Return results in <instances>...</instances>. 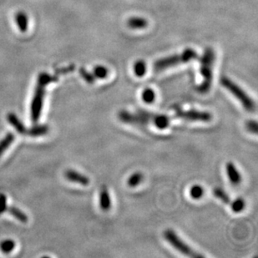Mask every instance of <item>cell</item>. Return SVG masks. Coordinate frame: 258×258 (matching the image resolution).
<instances>
[{"label":"cell","mask_w":258,"mask_h":258,"mask_svg":"<svg viewBox=\"0 0 258 258\" xmlns=\"http://www.w3.org/2000/svg\"><path fill=\"white\" fill-rule=\"evenodd\" d=\"M216 60V54L211 48H207L205 49L203 56L201 59V75L203 78V81L199 86V92L206 94L210 90L212 84L213 79V65Z\"/></svg>","instance_id":"1"},{"label":"cell","mask_w":258,"mask_h":258,"mask_svg":"<svg viewBox=\"0 0 258 258\" xmlns=\"http://www.w3.org/2000/svg\"><path fill=\"white\" fill-rule=\"evenodd\" d=\"M199 55L192 48H186L181 54H173L168 57L162 58L156 60L154 64V69L156 72H161L164 69L177 66L182 63H187L191 60H198Z\"/></svg>","instance_id":"2"},{"label":"cell","mask_w":258,"mask_h":258,"mask_svg":"<svg viewBox=\"0 0 258 258\" xmlns=\"http://www.w3.org/2000/svg\"><path fill=\"white\" fill-rule=\"evenodd\" d=\"M221 84L242 103V105L246 111L251 113L256 111V104L254 100L236 83L231 81L230 79L223 77L221 80Z\"/></svg>","instance_id":"3"},{"label":"cell","mask_w":258,"mask_h":258,"mask_svg":"<svg viewBox=\"0 0 258 258\" xmlns=\"http://www.w3.org/2000/svg\"><path fill=\"white\" fill-rule=\"evenodd\" d=\"M164 237H165V240L167 241L171 246L178 250L179 252L183 253L184 255L192 257V258H203V256L195 252L187 244L185 243L183 241L181 240L172 230H166L164 232Z\"/></svg>","instance_id":"4"},{"label":"cell","mask_w":258,"mask_h":258,"mask_svg":"<svg viewBox=\"0 0 258 258\" xmlns=\"http://www.w3.org/2000/svg\"><path fill=\"white\" fill-rule=\"evenodd\" d=\"M45 85L38 84L35 94L33 96L32 104H31V120L33 123H37L39 121L44 102V96H45Z\"/></svg>","instance_id":"5"},{"label":"cell","mask_w":258,"mask_h":258,"mask_svg":"<svg viewBox=\"0 0 258 258\" xmlns=\"http://www.w3.org/2000/svg\"><path fill=\"white\" fill-rule=\"evenodd\" d=\"M119 118L124 123L132 124L137 126H145L150 123L147 111H140L137 114H131L127 111H122L119 114Z\"/></svg>","instance_id":"6"},{"label":"cell","mask_w":258,"mask_h":258,"mask_svg":"<svg viewBox=\"0 0 258 258\" xmlns=\"http://www.w3.org/2000/svg\"><path fill=\"white\" fill-rule=\"evenodd\" d=\"M176 117L189 121H202L208 122L212 119V115L209 112L199 111H177Z\"/></svg>","instance_id":"7"},{"label":"cell","mask_w":258,"mask_h":258,"mask_svg":"<svg viewBox=\"0 0 258 258\" xmlns=\"http://www.w3.org/2000/svg\"><path fill=\"white\" fill-rule=\"evenodd\" d=\"M149 118H150V122L155 125L158 129H163L168 127L171 121V118L163 115V114H152V113H148Z\"/></svg>","instance_id":"8"},{"label":"cell","mask_w":258,"mask_h":258,"mask_svg":"<svg viewBox=\"0 0 258 258\" xmlns=\"http://www.w3.org/2000/svg\"><path fill=\"white\" fill-rule=\"evenodd\" d=\"M65 177L67 180H69V181L81 184L82 186H88L90 183V179L86 176H84L73 170H68L65 172Z\"/></svg>","instance_id":"9"},{"label":"cell","mask_w":258,"mask_h":258,"mask_svg":"<svg viewBox=\"0 0 258 258\" xmlns=\"http://www.w3.org/2000/svg\"><path fill=\"white\" fill-rule=\"evenodd\" d=\"M7 120L9 121V123L15 128L17 132L21 134V135H24V134H27V129L25 128V126H24V124L22 123L20 120L17 117V115L13 113H9L7 116Z\"/></svg>","instance_id":"10"},{"label":"cell","mask_w":258,"mask_h":258,"mask_svg":"<svg viewBox=\"0 0 258 258\" xmlns=\"http://www.w3.org/2000/svg\"><path fill=\"white\" fill-rule=\"evenodd\" d=\"M226 171H227L229 180H231V183H233L234 185H238V184L240 183L241 180H242V177H241L239 171H237L233 163H227Z\"/></svg>","instance_id":"11"},{"label":"cell","mask_w":258,"mask_h":258,"mask_svg":"<svg viewBox=\"0 0 258 258\" xmlns=\"http://www.w3.org/2000/svg\"><path fill=\"white\" fill-rule=\"evenodd\" d=\"M127 25L132 30H142L147 27L148 22L146 19L141 17H132L128 19Z\"/></svg>","instance_id":"12"},{"label":"cell","mask_w":258,"mask_h":258,"mask_svg":"<svg viewBox=\"0 0 258 258\" xmlns=\"http://www.w3.org/2000/svg\"><path fill=\"white\" fill-rule=\"evenodd\" d=\"M99 205L103 210H108L111 207V197L106 188H103L99 195Z\"/></svg>","instance_id":"13"},{"label":"cell","mask_w":258,"mask_h":258,"mask_svg":"<svg viewBox=\"0 0 258 258\" xmlns=\"http://www.w3.org/2000/svg\"><path fill=\"white\" fill-rule=\"evenodd\" d=\"M15 21L21 32H25L28 29V17L24 12H18L15 15Z\"/></svg>","instance_id":"14"},{"label":"cell","mask_w":258,"mask_h":258,"mask_svg":"<svg viewBox=\"0 0 258 258\" xmlns=\"http://www.w3.org/2000/svg\"><path fill=\"white\" fill-rule=\"evenodd\" d=\"M48 132V126L46 125H37V126H33L32 129H30L28 131V134L33 136V137H37V136H40V135H46Z\"/></svg>","instance_id":"15"},{"label":"cell","mask_w":258,"mask_h":258,"mask_svg":"<svg viewBox=\"0 0 258 258\" xmlns=\"http://www.w3.org/2000/svg\"><path fill=\"white\" fill-rule=\"evenodd\" d=\"M15 136L13 133H9L4 138L0 141V156L15 141Z\"/></svg>","instance_id":"16"},{"label":"cell","mask_w":258,"mask_h":258,"mask_svg":"<svg viewBox=\"0 0 258 258\" xmlns=\"http://www.w3.org/2000/svg\"><path fill=\"white\" fill-rule=\"evenodd\" d=\"M58 80H59V78H58L57 76H51V75H48L47 73H41L39 75V78H38V84H42V85L46 86L49 83L58 81Z\"/></svg>","instance_id":"17"},{"label":"cell","mask_w":258,"mask_h":258,"mask_svg":"<svg viewBox=\"0 0 258 258\" xmlns=\"http://www.w3.org/2000/svg\"><path fill=\"white\" fill-rule=\"evenodd\" d=\"M8 210H9V213L11 214L12 216H15L16 219H18L19 222H28V216L26 214L22 212L21 210L16 208L15 207H11L8 208Z\"/></svg>","instance_id":"18"},{"label":"cell","mask_w":258,"mask_h":258,"mask_svg":"<svg viewBox=\"0 0 258 258\" xmlns=\"http://www.w3.org/2000/svg\"><path fill=\"white\" fill-rule=\"evenodd\" d=\"M134 72L135 75L138 77H142L146 73V64L143 60H138L134 65Z\"/></svg>","instance_id":"19"},{"label":"cell","mask_w":258,"mask_h":258,"mask_svg":"<svg viewBox=\"0 0 258 258\" xmlns=\"http://www.w3.org/2000/svg\"><path fill=\"white\" fill-rule=\"evenodd\" d=\"M93 75L96 79H105L108 75V69L106 67L102 66V65H98L96 66L93 70Z\"/></svg>","instance_id":"20"},{"label":"cell","mask_w":258,"mask_h":258,"mask_svg":"<svg viewBox=\"0 0 258 258\" xmlns=\"http://www.w3.org/2000/svg\"><path fill=\"white\" fill-rule=\"evenodd\" d=\"M15 242L12 240L3 241L0 243V250L5 254H9L15 249Z\"/></svg>","instance_id":"21"},{"label":"cell","mask_w":258,"mask_h":258,"mask_svg":"<svg viewBox=\"0 0 258 258\" xmlns=\"http://www.w3.org/2000/svg\"><path fill=\"white\" fill-rule=\"evenodd\" d=\"M142 96V99H143L144 102L150 104V103H152L155 100L156 94L154 92L153 90H151L150 88H147L142 92V96Z\"/></svg>","instance_id":"22"},{"label":"cell","mask_w":258,"mask_h":258,"mask_svg":"<svg viewBox=\"0 0 258 258\" xmlns=\"http://www.w3.org/2000/svg\"><path fill=\"white\" fill-rule=\"evenodd\" d=\"M142 179H143V176L141 173H139V172L138 173H135L129 177L127 183H128V186H130V187H135L141 183Z\"/></svg>","instance_id":"23"},{"label":"cell","mask_w":258,"mask_h":258,"mask_svg":"<svg viewBox=\"0 0 258 258\" xmlns=\"http://www.w3.org/2000/svg\"><path fill=\"white\" fill-rule=\"evenodd\" d=\"M203 193H204L203 188L200 186H194L191 188V191H190V195L192 198L195 199V200L201 198L203 195Z\"/></svg>","instance_id":"24"},{"label":"cell","mask_w":258,"mask_h":258,"mask_svg":"<svg viewBox=\"0 0 258 258\" xmlns=\"http://www.w3.org/2000/svg\"><path fill=\"white\" fill-rule=\"evenodd\" d=\"M214 195L224 203H229L230 202V197L221 188H216L214 190Z\"/></svg>","instance_id":"25"},{"label":"cell","mask_w":258,"mask_h":258,"mask_svg":"<svg viewBox=\"0 0 258 258\" xmlns=\"http://www.w3.org/2000/svg\"><path fill=\"white\" fill-rule=\"evenodd\" d=\"M80 74L81 75L82 78L84 79V81L89 83V84H93L95 81H96V78H95L93 74L89 72L84 68L80 69Z\"/></svg>","instance_id":"26"},{"label":"cell","mask_w":258,"mask_h":258,"mask_svg":"<svg viewBox=\"0 0 258 258\" xmlns=\"http://www.w3.org/2000/svg\"><path fill=\"white\" fill-rule=\"evenodd\" d=\"M245 207V201L242 199H237L231 203V209L234 212H240Z\"/></svg>","instance_id":"27"},{"label":"cell","mask_w":258,"mask_h":258,"mask_svg":"<svg viewBox=\"0 0 258 258\" xmlns=\"http://www.w3.org/2000/svg\"><path fill=\"white\" fill-rule=\"evenodd\" d=\"M7 209V199L5 195L0 194V215L3 213Z\"/></svg>","instance_id":"28"},{"label":"cell","mask_w":258,"mask_h":258,"mask_svg":"<svg viewBox=\"0 0 258 258\" xmlns=\"http://www.w3.org/2000/svg\"><path fill=\"white\" fill-rule=\"evenodd\" d=\"M247 129H249V131L251 132L257 134L258 133V123L256 121H249L247 125H246Z\"/></svg>","instance_id":"29"},{"label":"cell","mask_w":258,"mask_h":258,"mask_svg":"<svg viewBox=\"0 0 258 258\" xmlns=\"http://www.w3.org/2000/svg\"><path fill=\"white\" fill-rule=\"evenodd\" d=\"M75 69V66L74 65H70V66L68 67V68H65V69H62L57 71V73L59 74H64V73L71 72Z\"/></svg>","instance_id":"30"}]
</instances>
